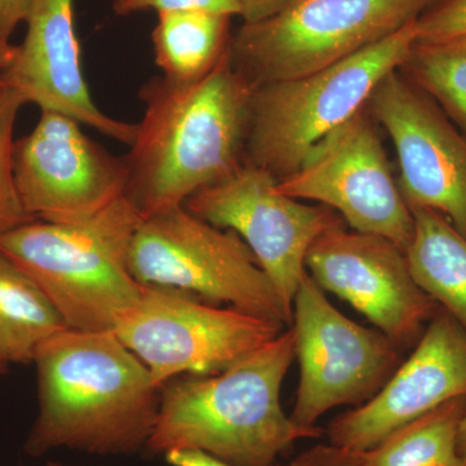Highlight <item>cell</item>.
<instances>
[{
	"label": "cell",
	"instance_id": "cell-2",
	"mask_svg": "<svg viewBox=\"0 0 466 466\" xmlns=\"http://www.w3.org/2000/svg\"><path fill=\"white\" fill-rule=\"evenodd\" d=\"M38 413L24 441L33 459L56 450L95 456L146 452L161 389L113 330L66 329L36 350Z\"/></svg>",
	"mask_w": 466,
	"mask_h": 466
},
{
	"label": "cell",
	"instance_id": "cell-15",
	"mask_svg": "<svg viewBox=\"0 0 466 466\" xmlns=\"http://www.w3.org/2000/svg\"><path fill=\"white\" fill-rule=\"evenodd\" d=\"M459 398H466V330L440 308L412 354L375 397L330 422L328 440L341 449L363 452L401 426Z\"/></svg>",
	"mask_w": 466,
	"mask_h": 466
},
{
	"label": "cell",
	"instance_id": "cell-5",
	"mask_svg": "<svg viewBox=\"0 0 466 466\" xmlns=\"http://www.w3.org/2000/svg\"><path fill=\"white\" fill-rule=\"evenodd\" d=\"M416 41L415 21L333 66L254 88L245 164L278 182L296 173L325 137L364 109L386 76L401 69Z\"/></svg>",
	"mask_w": 466,
	"mask_h": 466
},
{
	"label": "cell",
	"instance_id": "cell-9",
	"mask_svg": "<svg viewBox=\"0 0 466 466\" xmlns=\"http://www.w3.org/2000/svg\"><path fill=\"white\" fill-rule=\"evenodd\" d=\"M290 327L299 363L290 415L297 424L318 426L333 408L361 406L400 364V346L339 312L309 272L294 297Z\"/></svg>",
	"mask_w": 466,
	"mask_h": 466
},
{
	"label": "cell",
	"instance_id": "cell-28",
	"mask_svg": "<svg viewBox=\"0 0 466 466\" xmlns=\"http://www.w3.org/2000/svg\"><path fill=\"white\" fill-rule=\"evenodd\" d=\"M162 456L170 466H229L200 450H171Z\"/></svg>",
	"mask_w": 466,
	"mask_h": 466
},
{
	"label": "cell",
	"instance_id": "cell-19",
	"mask_svg": "<svg viewBox=\"0 0 466 466\" xmlns=\"http://www.w3.org/2000/svg\"><path fill=\"white\" fill-rule=\"evenodd\" d=\"M66 329L38 284L0 251V350L9 363L32 364L39 346Z\"/></svg>",
	"mask_w": 466,
	"mask_h": 466
},
{
	"label": "cell",
	"instance_id": "cell-11",
	"mask_svg": "<svg viewBox=\"0 0 466 466\" xmlns=\"http://www.w3.org/2000/svg\"><path fill=\"white\" fill-rule=\"evenodd\" d=\"M278 189L332 208L352 231L382 236L404 251L412 240V211L364 109L325 137Z\"/></svg>",
	"mask_w": 466,
	"mask_h": 466
},
{
	"label": "cell",
	"instance_id": "cell-13",
	"mask_svg": "<svg viewBox=\"0 0 466 466\" xmlns=\"http://www.w3.org/2000/svg\"><path fill=\"white\" fill-rule=\"evenodd\" d=\"M306 269L321 289L345 299L401 350L419 341L440 309L413 279L406 251L343 223L319 236Z\"/></svg>",
	"mask_w": 466,
	"mask_h": 466
},
{
	"label": "cell",
	"instance_id": "cell-1",
	"mask_svg": "<svg viewBox=\"0 0 466 466\" xmlns=\"http://www.w3.org/2000/svg\"><path fill=\"white\" fill-rule=\"evenodd\" d=\"M253 90L229 50L198 81L158 76L143 86V118L125 156V198L142 219L184 207L245 164Z\"/></svg>",
	"mask_w": 466,
	"mask_h": 466
},
{
	"label": "cell",
	"instance_id": "cell-21",
	"mask_svg": "<svg viewBox=\"0 0 466 466\" xmlns=\"http://www.w3.org/2000/svg\"><path fill=\"white\" fill-rule=\"evenodd\" d=\"M403 67L466 137V46L416 45Z\"/></svg>",
	"mask_w": 466,
	"mask_h": 466
},
{
	"label": "cell",
	"instance_id": "cell-25",
	"mask_svg": "<svg viewBox=\"0 0 466 466\" xmlns=\"http://www.w3.org/2000/svg\"><path fill=\"white\" fill-rule=\"evenodd\" d=\"M274 466H366V464L359 452L341 449L332 443H323L303 451L289 462Z\"/></svg>",
	"mask_w": 466,
	"mask_h": 466
},
{
	"label": "cell",
	"instance_id": "cell-6",
	"mask_svg": "<svg viewBox=\"0 0 466 466\" xmlns=\"http://www.w3.org/2000/svg\"><path fill=\"white\" fill-rule=\"evenodd\" d=\"M434 0H297L280 14L242 24L232 66L253 88L299 78L366 50L415 23Z\"/></svg>",
	"mask_w": 466,
	"mask_h": 466
},
{
	"label": "cell",
	"instance_id": "cell-23",
	"mask_svg": "<svg viewBox=\"0 0 466 466\" xmlns=\"http://www.w3.org/2000/svg\"><path fill=\"white\" fill-rule=\"evenodd\" d=\"M419 46L449 45L466 39V0H441L416 21Z\"/></svg>",
	"mask_w": 466,
	"mask_h": 466
},
{
	"label": "cell",
	"instance_id": "cell-31",
	"mask_svg": "<svg viewBox=\"0 0 466 466\" xmlns=\"http://www.w3.org/2000/svg\"><path fill=\"white\" fill-rule=\"evenodd\" d=\"M9 364L11 363H9L7 358L5 357L2 350H0V377L5 376L8 372Z\"/></svg>",
	"mask_w": 466,
	"mask_h": 466
},
{
	"label": "cell",
	"instance_id": "cell-27",
	"mask_svg": "<svg viewBox=\"0 0 466 466\" xmlns=\"http://www.w3.org/2000/svg\"><path fill=\"white\" fill-rule=\"evenodd\" d=\"M297 0H238L244 24H256L280 14Z\"/></svg>",
	"mask_w": 466,
	"mask_h": 466
},
{
	"label": "cell",
	"instance_id": "cell-26",
	"mask_svg": "<svg viewBox=\"0 0 466 466\" xmlns=\"http://www.w3.org/2000/svg\"><path fill=\"white\" fill-rule=\"evenodd\" d=\"M29 0H0V51H11L12 35L25 21Z\"/></svg>",
	"mask_w": 466,
	"mask_h": 466
},
{
	"label": "cell",
	"instance_id": "cell-14",
	"mask_svg": "<svg viewBox=\"0 0 466 466\" xmlns=\"http://www.w3.org/2000/svg\"><path fill=\"white\" fill-rule=\"evenodd\" d=\"M370 112L390 137L408 207L437 211L466 238V137L398 70L377 86Z\"/></svg>",
	"mask_w": 466,
	"mask_h": 466
},
{
	"label": "cell",
	"instance_id": "cell-29",
	"mask_svg": "<svg viewBox=\"0 0 466 466\" xmlns=\"http://www.w3.org/2000/svg\"><path fill=\"white\" fill-rule=\"evenodd\" d=\"M458 450L460 458H461L462 462L466 466V415L461 420V424H460L459 428Z\"/></svg>",
	"mask_w": 466,
	"mask_h": 466
},
{
	"label": "cell",
	"instance_id": "cell-10",
	"mask_svg": "<svg viewBox=\"0 0 466 466\" xmlns=\"http://www.w3.org/2000/svg\"><path fill=\"white\" fill-rule=\"evenodd\" d=\"M184 208L240 236L274 285L290 324L309 248L321 233L343 223L332 208L284 195L271 174L249 164L196 192Z\"/></svg>",
	"mask_w": 466,
	"mask_h": 466
},
{
	"label": "cell",
	"instance_id": "cell-22",
	"mask_svg": "<svg viewBox=\"0 0 466 466\" xmlns=\"http://www.w3.org/2000/svg\"><path fill=\"white\" fill-rule=\"evenodd\" d=\"M23 97L0 81V238L17 227L32 222L21 204L14 175V131Z\"/></svg>",
	"mask_w": 466,
	"mask_h": 466
},
{
	"label": "cell",
	"instance_id": "cell-32",
	"mask_svg": "<svg viewBox=\"0 0 466 466\" xmlns=\"http://www.w3.org/2000/svg\"><path fill=\"white\" fill-rule=\"evenodd\" d=\"M46 466H69L63 464V462L54 461V460H47V462H46Z\"/></svg>",
	"mask_w": 466,
	"mask_h": 466
},
{
	"label": "cell",
	"instance_id": "cell-8",
	"mask_svg": "<svg viewBox=\"0 0 466 466\" xmlns=\"http://www.w3.org/2000/svg\"><path fill=\"white\" fill-rule=\"evenodd\" d=\"M284 327L193 294L144 287L113 332L162 388L175 377L216 375L272 341Z\"/></svg>",
	"mask_w": 466,
	"mask_h": 466
},
{
	"label": "cell",
	"instance_id": "cell-7",
	"mask_svg": "<svg viewBox=\"0 0 466 466\" xmlns=\"http://www.w3.org/2000/svg\"><path fill=\"white\" fill-rule=\"evenodd\" d=\"M128 268L144 287L184 291L284 328L290 325L274 285L240 236L184 207L142 219Z\"/></svg>",
	"mask_w": 466,
	"mask_h": 466
},
{
	"label": "cell",
	"instance_id": "cell-20",
	"mask_svg": "<svg viewBox=\"0 0 466 466\" xmlns=\"http://www.w3.org/2000/svg\"><path fill=\"white\" fill-rule=\"evenodd\" d=\"M465 415L466 398L447 401L359 453L366 466H465L458 450Z\"/></svg>",
	"mask_w": 466,
	"mask_h": 466
},
{
	"label": "cell",
	"instance_id": "cell-17",
	"mask_svg": "<svg viewBox=\"0 0 466 466\" xmlns=\"http://www.w3.org/2000/svg\"><path fill=\"white\" fill-rule=\"evenodd\" d=\"M410 211L413 235L406 256L413 279L466 330V238L437 211Z\"/></svg>",
	"mask_w": 466,
	"mask_h": 466
},
{
	"label": "cell",
	"instance_id": "cell-33",
	"mask_svg": "<svg viewBox=\"0 0 466 466\" xmlns=\"http://www.w3.org/2000/svg\"><path fill=\"white\" fill-rule=\"evenodd\" d=\"M456 43H460V45L466 46V39H464V41H460Z\"/></svg>",
	"mask_w": 466,
	"mask_h": 466
},
{
	"label": "cell",
	"instance_id": "cell-18",
	"mask_svg": "<svg viewBox=\"0 0 466 466\" xmlns=\"http://www.w3.org/2000/svg\"><path fill=\"white\" fill-rule=\"evenodd\" d=\"M157 15L152 32L153 55L156 66L168 79L198 81L229 50V15L198 8Z\"/></svg>",
	"mask_w": 466,
	"mask_h": 466
},
{
	"label": "cell",
	"instance_id": "cell-3",
	"mask_svg": "<svg viewBox=\"0 0 466 466\" xmlns=\"http://www.w3.org/2000/svg\"><path fill=\"white\" fill-rule=\"evenodd\" d=\"M294 360L290 327L222 372L170 380L146 452L200 450L229 466H274L297 441L323 437V429L297 424L281 406Z\"/></svg>",
	"mask_w": 466,
	"mask_h": 466
},
{
	"label": "cell",
	"instance_id": "cell-24",
	"mask_svg": "<svg viewBox=\"0 0 466 466\" xmlns=\"http://www.w3.org/2000/svg\"><path fill=\"white\" fill-rule=\"evenodd\" d=\"M208 9L229 16H240L238 0H113V11L118 16H128L143 11H174V9Z\"/></svg>",
	"mask_w": 466,
	"mask_h": 466
},
{
	"label": "cell",
	"instance_id": "cell-12",
	"mask_svg": "<svg viewBox=\"0 0 466 466\" xmlns=\"http://www.w3.org/2000/svg\"><path fill=\"white\" fill-rule=\"evenodd\" d=\"M32 133L15 140L14 175L33 219L76 223L125 198L128 170L72 116L41 110Z\"/></svg>",
	"mask_w": 466,
	"mask_h": 466
},
{
	"label": "cell",
	"instance_id": "cell-16",
	"mask_svg": "<svg viewBox=\"0 0 466 466\" xmlns=\"http://www.w3.org/2000/svg\"><path fill=\"white\" fill-rule=\"evenodd\" d=\"M25 38L0 81L41 110L72 116L110 139L130 146L137 124L112 118L92 100L76 32L75 0H29Z\"/></svg>",
	"mask_w": 466,
	"mask_h": 466
},
{
	"label": "cell",
	"instance_id": "cell-4",
	"mask_svg": "<svg viewBox=\"0 0 466 466\" xmlns=\"http://www.w3.org/2000/svg\"><path fill=\"white\" fill-rule=\"evenodd\" d=\"M140 222L122 198L82 222H27L0 238V251L38 284L69 329L106 332L143 293L128 268Z\"/></svg>",
	"mask_w": 466,
	"mask_h": 466
},
{
	"label": "cell",
	"instance_id": "cell-30",
	"mask_svg": "<svg viewBox=\"0 0 466 466\" xmlns=\"http://www.w3.org/2000/svg\"><path fill=\"white\" fill-rule=\"evenodd\" d=\"M15 52H16V46H15L11 51H0V72H2V70L5 69V67L7 66L9 63H11L12 58L15 56Z\"/></svg>",
	"mask_w": 466,
	"mask_h": 466
}]
</instances>
